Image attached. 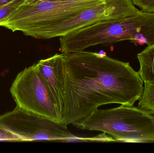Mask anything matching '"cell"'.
<instances>
[{
	"mask_svg": "<svg viewBox=\"0 0 154 153\" xmlns=\"http://www.w3.org/2000/svg\"><path fill=\"white\" fill-rule=\"evenodd\" d=\"M65 97L61 122L72 124L109 104L132 107L143 91V81L129 63L104 54H63Z\"/></svg>",
	"mask_w": 154,
	"mask_h": 153,
	"instance_id": "1",
	"label": "cell"
},
{
	"mask_svg": "<svg viewBox=\"0 0 154 153\" xmlns=\"http://www.w3.org/2000/svg\"><path fill=\"white\" fill-rule=\"evenodd\" d=\"M129 40L139 45H154V13L141 10L124 19L99 22L60 38L62 54L77 53L92 46L110 45Z\"/></svg>",
	"mask_w": 154,
	"mask_h": 153,
	"instance_id": "2",
	"label": "cell"
},
{
	"mask_svg": "<svg viewBox=\"0 0 154 153\" xmlns=\"http://www.w3.org/2000/svg\"><path fill=\"white\" fill-rule=\"evenodd\" d=\"M72 125L81 130L103 132L114 142L154 141V114L133 106L97 109Z\"/></svg>",
	"mask_w": 154,
	"mask_h": 153,
	"instance_id": "3",
	"label": "cell"
},
{
	"mask_svg": "<svg viewBox=\"0 0 154 153\" xmlns=\"http://www.w3.org/2000/svg\"><path fill=\"white\" fill-rule=\"evenodd\" d=\"M106 1V0L74 2L26 0L8 17L1 21L0 26L13 32L21 31L26 35L32 30L69 19Z\"/></svg>",
	"mask_w": 154,
	"mask_h": 153,
	"instance_id": "4",
	"label": "cell"
},
{
	"mask_svg": "<svg viewBox=\"0 0 154 153\" xmlns=\"http://www.w3.org/2000/svg\"><path fill=\"white\" fill-rule=\"evenodd\" d=\"M0 126L24 141L69 142L78 139L67 125L16 107L0 116Z\"/></svg>",
	"mask_w": 154,
	"mask_h": 153,
	"instance_id": "5",
	"label": "cell"
},
{
	"mask_svg": "<svg viewBox=\"0 0 154 153\" xmlns=\"http://www.w3.org/2000/svg\"><path fill=\"white\" fill-rule=\"evenodd\" d=\"M132 0H106L79 15L55 25L38 28L26 36L39 39H49L68 35L75 31L99 22L124 19L140 12Z\"/></svg>",
	"mask_w": 154,
	"mask_h": 153,
	"instance_id": "6",
	"label": "cell"
},
{
	"mask_svg": "<svg viewBox=\"0 0 154 153\" xmlns=\"http://www.w3.org/2000/svg\"><path fill=\"white\" fill-rule=\"evenodd\" d=\"M10 92L18 107L61 122V114L35 64L17 75Z\"/></svg>",
	"mask_w": 154,
	"mask_h": 153,
	"instance_id": "7",
	"label": "cell"
},
{
	"mask_svg": "<svg viewBox=\"0 0 154 153\" xmlns=\"http://www.w3.org/2000/svg\"><path fill=\"white\" fill-rule=\"evenodd\" d=\"M36 68L50 92L60 114L64 106L65 59L57 54L35 63Z\"/></svg>",
	"mask_w": 154,
	"mask_h": 153,
	"instance_id": "8",
	"label": "cell"
},
{
	"mask_svg": "<svg viewBox=\"0 0 154 153\" xmlns=\"http://www.w3.org/2000/svg\"><path fill=\"white\" fill-rule=\"evenodd\" d=\"M137 57L140 64L138 72L143 82H154V45L148 46Z\"/></svg>",
	"mask_w": 154,
	"mask_h": 153,
	"instance_id": "9",
	"label": "cell"
},
{
	"mask_svg": "<svg viewBox=\"0 0 154 153\" xmlns=\"http://www.w3.org/2000/svg\"><path fill=\"white\" fill-rule=\"evenodd\" d=\"M138 107L154 115V82L144 83Z\"/></svg>",
	"mask_w": 154,
	"mask_h": 153,
	"instance_id": "10",
	"label": "cell"
},
{
	"mask_svg": "<svg viewBox=\"0 0 154 153\" xmlns=\"http://www.w3.org/2000/svg\"><path fill=\"white\" fill-rule=\"evenodd\" d=\"M26 0H14L8 4L0 7V21L8 17Z\"/></svg>",
	"mask_w": 154,
	"mask_h": 153,
	"instance_id": "11",
	"label": "cell"
},
{
	"mask_svg": "<svg viewBox=\"0 0 154 153\" xmlns=\"http://www.w3.org/2000/svg\"><path fill=\"white\" fill-rule=\"evenodd\" d=\"M132 1L142 11L154 13V0H132Z\"/></svg>",
	"mask_w": 154,
	"mask_h": 153,
	"instance_id": "12",
	"label": "cell"
},
{
	"mask_svg": "<svg viewBox=\"0 0 154 153\" xmlns=\"http://www.w3.org/2000/svg\"><path fill=\"white\" fill-rule=\"evenodd\" d=\"M0 141L22 142L19 137L10 133L0 126Z\"/></svg>",
	"mask_w": 154,
	"mask_h": 153,
	"instance_id": "13",
	"label": "cell"
},
{
	"mask_svg": "<svg viewBox=\"0 0 154 153\" xmlns=\"http://www.w3.org/2000/svg\"><path fill=\"white\" fill-rule=\"evenodd\" d=\"M14 0H0V7L10 3Z\"/></svg>",
	"mask_w": 154,
	"mask_h": 153,
	"instance_id": "14",
	"label": "cell"
},
{
	"mask_svg": "<svg viewBox=\"0 0 154 153\" xmlns=\"http://www.w3.org/2000/svg\"><path fill=\"white\" fill-rule=\"evenodd\" d=\"M51 1H57L74 2L77 1H83V0H48Z\"/></svg>",
	"mask_w": 154,
	"mask_h": 153,
	"instance_id": "15",
	"label": "cell"
}]
</instances>
